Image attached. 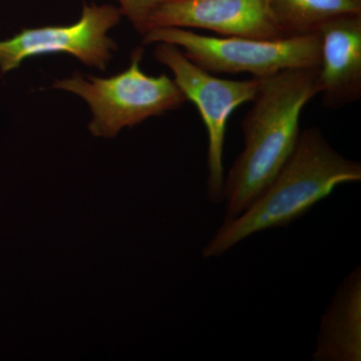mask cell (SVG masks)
Segmentation results:
<instances>
[{
	"mask_svg": "<svg viewBox=\"0 0 361 361\" xmlns=\"http://www.w3.org/2000/svg\"><path fill=\"white\" fill-rule=\"evenodd\" d=\"M360 180V161L339 154L318 128L303 130L276 177L244 212L224 221L204 247L203 257H220L252 235L287 227L337 187Z\"/></svg>",
	"mask_w": 361,
	"mask_h": 361,
	"instance_id": "7a4b0ae2",
	"label": "cell"
},
{
	"mask_svg": "<svg viewBox=\"0 0 361 361\" xmlns=\"http://www.w3.org/2000/svg\"><path fill=\"white\" fill-rule=\"evenodd\" d=\"M319 92L318 68L261 78L253 106L241 123L243 149L224 180V221L244 212L290 158L301 133V113Z\"/></svg>",
	"mask_w": 361,
	"mask_h": 361,
	"instance_id": "6da1fadb",
	"label": "cell"
},
{
	"mask_svg": "<svg viewBox=\"0 0 361 361\" xmlns=\"http://www.w3.org/2000/svg\"><path fill=\"white\" fill-rule=\"evenodd\" d=\"M284 37L317 33L325 23L339 16L361 14V0H266Z\"/></svg>",
	"mask_w": 361,
	"mask_h": 361,
	"instance_id": "30bf717a",
	"label": "cell"
},
{
	"mask_svg": "<svg viewBox=\"0 0 361 361\" xmlns=\"http://www.w3.org/2000/svg\"><path fill=\"white\" fill-rule=\"evenodd\" d=\"M177 45L190 61L211 73H249L264 78L282 71L317 68L320 63L319 33L257 39L210 37L186 28H153L142 35V44Z\"/></svg>",
	"mask_w": 361,
	"mask_h": 361,
	"instance_id": "277c9868",
	"label": "cell"
},
{
	"mask_svg": "<svg viewBox=\"0 0 361 361\" xmlns=\"http://www.w3.org/2000/svg\"><path fill=\"white\" fill-rule=\"evenodd\" d=\"M118 6L84 4L77 23L23 28L11 39L0 40V73L20 68L32 56L68 54L89 68L104 71L118 51L109 32L122 20Z\"/></svg>",
	"mask_w": 361,
	"mask_h": 361,
	"instance_id": "8992f818",
	"label": "cell"
},
{
	"mask_svg": "<svg viewBox=\"0 0 361 361\" xmlns=\"http://www.w3.org/2000/svg\"><path fill=\"white\" fill-rule=\"evenodd\" d=\"M122 16L140 35L149 32V20L157 9L171 0H116Z\"/></svg>",
	"mask_w": 361,
	"mask_h": 361,
	"instance_id": "8fae6325",
	"label": "cell"
},
{
	"mask_svg": "<svg viewBox=\"0 0 361 361\" xmlns=\"http://www.w3.org/2000/svg\"><path fill=\"white\" fill-rule=\"evenodd\" d=\"M159 27L199 28L221 37L284 39L266 0H171L149 20V30Z\"/></svg>",
	"mask_w": 361,
	"mask_h": 361,
	"instance_id": "52a82bcc",
	"label": "cell"
},
{
	"mask_svg": "<svg viewBox=\"0 0 361 361\" xmlns=\"http://www.w3.org/2000/svg\"><path fill=\"white\" fill-rule=\"evenodd\" d=\"M142 56L144 49L137 47L122 73L110 78L84 77L75 73L56 80L51 87L77 94L89 104L92 114L89 130L92 135L116 137L123 128L177 110L187 102L174 78L166 75L154 77L142 71Z\"/></svg>",
	"mask_w": 361,
	"mask_h": 361,
	"instance_id": "3957f363",
	"label": "cell"
},
{
	"mask_svg": "<svg viewBox=\"0 0 361 361\" xmlns=\"http://www.w3.org/2000/svg\"><path fill=\"white\" fill-rule=\"evenodd\" d=\"M318 33L319 94L324 108L338 110L361 97V14L334 18Z\"/></svg>",
	"mask_w": 361,
	"mask_h": 361,
	"instance_id": "ba28073f",
	"label": "cell"
},
{
	"mask_svg": "<svg viewBox=\"0 0 361 361\" xmlns=\"http://www.w3.org/2000/svg\"><path fill=\"white\" fill-rule=\"evenodd\" d=\"M312 356L316 361H360V267L343 280L322 316Z\"/></svg>",
	"mask_w": 361,
	"mask_h": 361,
	"instance_id": "9c48e42d",
	"label": "cell"
},
{
	"mask_svg": "<svg viewBox=\"0 0 361 361\" xmlns=\"http://www.w3.org/2000/svg\"><path fill=\"white\" fill-rule=\"evenodd\" d=\"M154 58L167 66L187 101L198 109L207 134V194L214 204L223 202L224 191V142L226 128L230 116L243 104L253 101L261 78L231 80L216 77L187 58L177 45L156 44Z\"/></svg>",
	"mask_w": 361,
	"mask_h": 361,
	"instance_id": "5b68a950",
	"label": "cell"
}]
</instances>
